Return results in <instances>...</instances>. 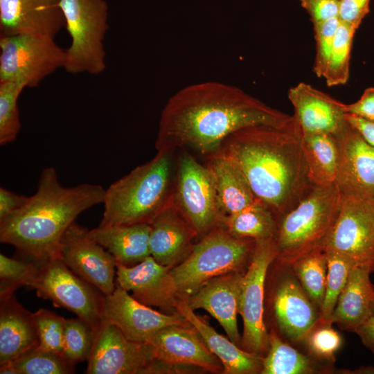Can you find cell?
Masks as SVG:
<instances>
[{
	"mask_svg": "<svg viewBox=\"0 0 374 374\" xmlns=\"http://www.w3.org/2000/svg\"><path fill=\"white\" fill-rule=\"evenodd\" d=\"M292 120V116L237 87L204 82L169 98L161 114L155 146L157 152L170 154L188 148L209 156L236 131L256 125L282 127Z\"/></svg>",
	"mask_w": 374,
	"mask_h": 374,
	"instance_id": "1",
	"label": "cell"
},
{
	"mask_svg": "<svg viewBox=\"0 0 374 374\" xmlns=\"http://www.w3.org/2000/svg\"><path fill=\"white\" fill-rule=\"evenodd\" d=\"M301 136L293 117L282 127L256 125L236 131L217 151L238 166L256 198L272 211L277 222L314 186L308 177Z\"/></svg>",
	"mask_w": 374,
	"mask_h": 374,
	"instance_id": "2",
	"label": "cell"
},
{
	"mask_svg": "<svg viewBox=\"0 0 374 374\" xmlns=\"http://www.w3.org/2000/svg\"><path fill=\"white\" fill-rule=\"evenodd\" d=\"M105 189L81 184L62 186L53 167L42 170L37 189L20 208L0 220V241L35 263L59 258L60 240L77 217L103 204Z\"/></svg>",
	"mask_w": 374,
	"mask_h": 374,
	"instance_id": "3",
	"label": "cell"
},
{
	"mask_svg": "<svg viewBox=\"0 0 374 374\" xmlns=\"http://www.w3.org/2000/svg\"><path fill=\"white\" fill-rule=\"evenodd\" d=\"M170 155L157 152L150 161L112 184L105 190L99 226L150 224L173 196Z\"/></svg>",
	"mask_w": 374,
	"mask_h": 374,
	"instance_id": "4",
	"label": "cell"
},
{
	"mask_svg": "<svg viewBox=\"0 0 374 374\" xmlns=\"http://www.w3.org/2000/svg\"><path fill=\"white\" fill-rule=\"evenodd\" d=\"M341 195L335 184L314 186L277 222L274 261L291 265L312 251L324 249L337 220Z\"/></svg>",
	"mask_w": 374,
	"mask_h": 374,
	"instance_id": "5",
	"label": "cell"
},
{
	"mask_svg": "<svg viewBox=\"0 0 374 374\" xmlns=\"http://www.w3.org/2000/svg\"><path fill=\"white\" fill-rule=\"evenodd\" d=\"M255 241L235 238L222 226L205 235L183 261L170 269L180 298L185 299L215 277L245 271Z\"/></svg>",
	"mask_w": 374,
	"mask_h": 374,
	"instance_id": "6",
	"label": "cell"
},
{
	"mask_svg": "<svg viewBox=\"0 0 374 374\" xmlns=\"http://www.w3.org/2000/svg\"><path fill=\"white\" fill-rule=\"evenodd\" d=\"M71 37L64 69L69 73H102L105 68L104 39L109 28L105 0H60Z\"/></svg>",
	"mask_w": 374,
	"mask_h": 374,
	"instance_id": "7",
	"label": "cell"
},
{
	"mask_svg": "<svg viewBox=\"0 0 374 374\" xmlns=\"http://www.w3.org/2000/svg\"><path fill=\"white\" fill-rule=\"evenodd\" d=\"M36 269L26 287L37 295L50 300L55 307L75 313L93 330L101 327L104 294L93 285L72 271L59 258L35 263Z\"/></svg>",
	"mask_w": 374,
	"mask_h": 374,
	"instance_id": "8",
	"label": "cell"
},
{
	"mask_svg": "<svg viewBox=\"0 0 374 374\" xmlns=\"http://www.w3.org/2000/svg\"><path fill=\"white\" fill-rule=\"evenodd\" d=\"M66 50L53 38L28 34L0 37V82H21L35 87L59 68H64Z\"/></svg>",
	"mask_w": 374,
	"mask_h": 374,
	"instance_id": "9",
	"label": "cell"
},
{
	"mask_svg": "<svg viewBox=\"0 0 374 374\" xmlns=\"http://www.w3.org/2000/svg\"><path fill=\"white\" fill-rule=\"evenodd\" d=\"M276 255L274 238L256 240L241 282L239 303V314L243 321L241 348L262 356L269 348V332L264 321L265 281Z\"/></svg>",
	"mask_w": 374,
	"mask_h": 374,
	"instance_id": "10",
	"label": "cell"
},
{
	"mask_svg": "<svg viewBox=\"0 0 374 374\" xmlns=\"http://www.w3.org/2000/svg\"><path fill=\"white\" fill-rule=\"evenodd\" d=\"M175 206L198 235L222 226L221 211L213 175L207 166L185 152L178 160Z\"/></svg>",
	"mask_w": 374,
	"mask_h": 374,
	"instance_id": "11",
	"label": "cell"
},
{
	"mask_svg": "<svg viewBox=\"0 0 374 374\" xmlns=\"http://www.w3.org/2000/svg\"><path fill=\"white\" fill-rule=\"evenodd\" d=\"M324 250L374 271V199L341 195L337 220Z\"/></svg>",
	"mask_w": 374,
	"mask_h": 374,
	"instance_id": "12",
	"label": "cell"
},
{
	"mask_svg": "<svg viewBox=\"0 0 374 374\" xmlns=\"http://www.w3.org/2000/svg\"><path fill=\"white\" fill-rule=\"evenodd\" d=\"M276 265L269 306L278 335L292 344L303 342L319 320V310L312 302L291 265Z\"/></svg>",
	"mask_w": 374,
	"mask_h": 374,
	"instance_id": "13",
	"label": "cell"
},
{
	"mask_svg": "<svg viewBox=\"0 0 374 374\" xmlns=\"http://www.w3.org/2000/svg\"><path fill=\"white\" fill-rule=\"evenodd\" d=\"M88 232L86 228L72 223L60 240L59 258L78 276L103 294H109L116 288V261Z\"/></svg>",
	"mask_w": 374,
	"mask_h": 374,
	"instance_id": "14",
	"label": "cell"
},
{
	"mask_svg": "<svg viewBox=\"0 0 374 374\" xmlns=\"http://www.w3.org/2000/svg\"><path fill=\"white\" fill-rule=\"evenodd\" d=\"M102 324L114 325L128 339L145 343L150 337L163 328L189 323L178 312L168 314L152 310L116 285L112 293L104 294Z\"/></svg>",
	"mask_w": 374,
	"mask_h": 374,
	"instance_id": "15",
	"label": "cell"
},
{
	"mask_svg": "<svg viewBox=\"0 0 374 374\" xmlns=\"http://www.w3.org/2000/svg\"><path fill=\"white\" fill-rule=\"evenodd\" d=\"M146 343L160 373L169 371V366L197 367L212 373H223L220 359L208 348L197 330L190 323L172 325L161 329L150 337Z\"/></svg>",
	"mask_w": 374,
	"mask_h": 374,
	"instance_id": "16",
	"label": "cell"
},
{
	"mask_svg": "<svg viewBox=\"0 0 374 374\" xmlns=\"http://www.w3.org/2000/svg\"><path fill=\"white\" fill-rule=\"evenodd\" d=\"M87 361V374H143L150 373L154 360L146 343L132 341L116 326L102 324Z\"/></svg>",
	"mask_w": 374,
	"mask_h": 374,
	"instance_id": "17",
	"label": "cell"
},
{
	"mask_svg": "<svg viewBox=\"0 0 374 374\" xmlns=\"http://www.w3.org/2000/svg\"><path fill=\"white\" fill-rule=\"evenodd\" d=\"M336 138L339 161L335 186L341 195L373 197L374 148L348 123Z\"/></svg>",
	"mask_w": 374,
	"mask_h": 374,
	"instance_id": "18",
	"label": "cell"
},
{
	"mask_svg": "<svg viewBox=\"0 0 374 374\" xmlns=\"http://www.w3.org/2000/svg\"><path fill=\"white\" fill-rule=\"evenodd\" d=\"M170 269L152 256L133 266L116 263V285L132 292V296L146 305L158 307L168 314L176 313L181 298Z\"/></svg>",
	"mask_w": 374,
	"mask_h": 374,
	"instance_id": "19",
	"label": "cell"
},
{
	"mask_svg": "<svg viewBox=\"0 0 374 374\" xmlns=\"http://www.w3.org/2000/svg\"><path fill=\"white\" fill-rule=\"evenodd\" d=\"M293 115L302 133L337 136L347 125L344 104L305 82L292 87L287 93Z\"/></svg>",
	"mask_w": 374,
	"mask_h": 374,
	"instance_id": "20",
	"label": "cell"
},
{
	"mask_svg": "<svg viewBox=\"0 0 374 374\" xmlns=\"http://www.w3.org/2000/svg\"><path fill=\"white\" fill-rule=\"evenodd\" d=\"M64 26L60 0H0L1 36L28 34L54 39Z\"/></svg>",
	"mask_w": 374,
	"mask_h": 374,
	"instance_id": "21",
	"label": "cell"
},
{
	"mask_svg": "<svg viewBox=\"0 0 374 374\" xmlns=\"http://www.w3.org/2000/svg\"><path fill=\"white\" fill-rule=\"evenodd\" d=\"M244 271L215 277L184 299L194 311L203 309L214 317L228 337L241 347L237 316L239 314L241 282Z\"/></svg>",
	"mask_w": 374,
	"mask_h": 374,
	"instance_id": "22",
	"label": "cell"
},
{
	"mask_svg": "<svg viewBox=\"0 0 374 374\" xmlns=\"http://www.w3.org/2000/svg\"><path fill=\"white\" fill-rule=\"evenodd\" d=\"M150 225V253L159 264L172 268L190 253L197 233L175 206L173 196Z\"/></svg>",
	"mask_w": 374,
	"mask_h": 374,
	"instance_id": "23",
	"label": "cell"
},
{
	"mask_svg": "<svg viewBox=\"0 0 374 374\" xmlns=\"http://www.w3.org/2000/svg\"><path fill=\"white\" fill-rule=\"evenodd\" d=\"M176 310L197 330L208 348L220 359L223 365V373H261L263 356L245 350L229 338L219 334L199 317L184 299L178 301Z\"/></svg>",
	"mask_w": 374,
	"mask_h": 374,
	"instance_id": "24",
	"label": "cell"
},
{
	"mask_svg": "<svg viewBox=\"0 0 374 374\" xmlns=\"http://www.w3.org/2000/svg\"><path fill=\"white\" fill-rule=\"evenodd\" d=\"M38 345L33 313L14 294L0 299V364L11 362Z\"/></svg>",
	"mask_w": 374,
	"mask_h": 374,
	"instance_id": "25",
	"label": "cell"
},
{
	"mask_svg": "<svg viewBox=\"0 0 374 374\" xmlns=\"http://www.w3.org/2000/svg\"><path fill=\"white\" fill-rule=\"evenodd\" d=\"M371 274L364 267L351 268L332 314V324H337L341 330L355 332L372 315L374 285L370 280Z\"/></svg>",
	"mask_w": 374,
	"mask_h": 374,
	"instance_id": "26",
	"label": "cell"
},
{
	"mask_svg": "<svg viewBox=\"0 0 374 374\" xmlns=\"http://www.w3.org/2000/svg\"><path fill=\"white\" fill-rule=\"evenodd\" d=\"M148 223L98 226L89 231V235L108 251L116 263L135 265L151 256Z\"/></svg>",
	"mask_w": 374,
	"mask_h": 374,
	"instance_id": "27",
	"label": "cell"
},
{
	"mask_svg": "<svg viewBox=\"0 0 374 374\" xmlns=\"http://www.w3.org/2000/svg\"><path fill=\"white\" fill-rule=\"evenodd\" d=\"M206 166L213 175L224 217L241 211L256 199L243 172L229 157L215 152L208 156Z\"/></svg>",
	"mask_w": 374,
	"mask_h": 374,
	"instance_id": "28",
	"label": "cell"
},
{
	"mask_svg": "<svg viewBox=\"0 0 374 374\" xmlns=\"http://www.w3.org/2000/svg\"><path fill=\"white\" fill-rule=\"evenodd\" d=\"M331 366L299 352L272 329L269 332V348L263 356L260 373H328L332 371Z\"/></svg>",
	"mask_w": 374,
	"mask_h": 374,
	"instance_id": "29",
	"label": "cell"
},
{
	"mask_svg": "<svg viewBox=\"0 0 374 374\" xmlns=\"http://www.w3.org/2000/svg\"><path fill=\"white\" fill-rule=\"evenodd\" d=\"M301 143L311 183L314 186L334 184L339 161L336 136L330 134L302 133Z\"/></svg>",
	"mask_w": 374,
	"mask_h": 374,
	"instance_id": "30",
	"label": "cell"
},
{
	"mask_svg": "<svg viewBox=\"0 0 374 374\" xmlns=\"http://www.w3.org/2000/svg\"><path fill=\"white\" fill-rule=\"evenodd\" d=\"M222 227L238 238H274L277 219L263 202L256 199L241 211L224 217Z\"/></svg>",
	"mask_w": 374,
	"mask_h": 374,
	"instance_id": "31",
	"label": "cell"
},
{
	"mask_svg": "<svg viewBox=\"0 0 374 374\" xmlns=\"http://www.w3.org/2000/svg\"><path fill=\"white\" fill-rule=\"evenodd\" d=\"M1 374H70L74 365L63 355L40 348L38 346L15 359L0 364Z\"/></svg>",
	"mask_w": 374,
	"mask_h": 374,
	"instance_id": "32",
	"label": "cell"
},
{
	"mask_svg": "<svg viewBox=\"0 0 374 374\" xmlns=\"http://www.w3.org/2000/svg\"><path fill=\"white\" fill-rule=\"evenodd\" d=\"M291 267L303 290L320 310L324 298L327 277V255L319 249L298 259Z\"/></svg>",
	"mask_w": 374,
	"mask_h": 374,
	"instance_id": "33",
	"label": "cell"
},
{
	"mask_svg": "<svg viewBox=\"0 0 374 374\" xmlns=\"http://www.w3.org/2000/svg\"><path fill=\"white\" fill-rule=\"evenodd\" d=\"M356 30L354 26L339 20L323 77L328 87L345 84L348 80L351 48Z\"/></svg>",
	"mask_w": 374,
	"mask_h": 374,
	"instance_id": "34",
	"label": "cell"
},
{
	"mask_svg": "<svg viewBox=\"0 0 374 374\" xmlns=\"http://www.w3.org/2000/svg\"><path fill=\"white\" fill-rule=\"evenodd\" d=\"M327 277L323 303L319 310V322L332 324L331 317L337 299L345 287L353 264L346 257L326 251Z\"/></svg>",
	"mask_w": 374,
	"mask_h": 374,
	"instance_id": "35",
	"label": "cell"
},
{
	"mask_svg": "<svg viewBox=\"0 0 374 374\" xmlns=\"http://www.w3.org/2000/svg\"><path fill=\"white\" fill-rule=\"evenodd\" d=\"M26 85L21 82H0V144L15 140L21 128L17 101Z\"/></svg>",
	"mask_w": 374,
	"mask_h": 374,
	"instance_id": "36",
	"label": "cell"
},
{
	"mask_svg": "<svg viewBox=\"0 0 374 374\" xmlns=\"http://www.w3.org/2000/svg\"><path fill=\"white\" fill-rule=\"evenodd\" d=\"M95 335L81 319L65 320L63 355L73 365L88 360L91 355Z\"/></svg>",
	"mask_w": 374,
	"mask_h": 374,
	"instance_id": "37",
	"label": "cell"
},
{
	"mask_svg": "<svg viewBox=\"0 0 374 374\" xmlns=\"http://www.w3.org/2000/svg\"><path fill=\"white\" fill-rule=\"evenodd\" d=\"M332 325L318 322L303 341L310 356L330 364L335 362V355L343 344L341 335Z\"/></svg>",
	"mask_w": 374,
	"mask_h": 374,
	"instance_id": "38",
	"label": "cell"
},
{
	"mask_svg": "<svg viewBox=\"0 0 374 374\" xmlns=\"http://www.w3.org/2000/svg\"><path fill=\"white\" fill-rule=\"evenodd\" d=\"M33 318L39 338L38 346L63 355L66 319L44 308H40L34 312Z\"/></svg>",
	"mask_w": 374,
	"mask_h": 374,
	"instance_id": "39",
	"label": "cell"
},
{
	"mask_svg": "<svg viewBox=\"0 0 374 374\" xmlns=\"http://www.w3.org/2000/svg\"><path fill=\"white\" fill-rule=\"evenodd\" d=\"M36 269L35 262L12 258L0 254V299L14 294L26 286Z\"/></svg>",
	"mask_w": 374,
	"mask_h": 374,
	"instance_id": "40",
	"label": "cell"
},
{
	"mask_svg": "<svg viewBox=\"0 0 374 374\" xmlns=\"http://www.w3.org/2000/svg\"><path fill=\"white\" fill-rule=\"evenodd\" d=\"M339 24V17L313 24L315 40L313 71L319 78H323L325 73Z\"/></svg>",
	"mask_w": 374,
	"mask_h": 374,
	"instance_id": "41",
	"label": "cell"
},
{
	"mask_svg": "<svg viewBox=\"0 0 374 374\" xmlns=\"http://www.w3.org/2000/svg\"><path fill=\"white\" fill-rule=\"evenodd\" d=\"M371 0H339V19L358 28L370 10Z\"/></svg>",
	"mask_w": 374,
	"mask_h": 374,
	"instance_id": "42",
	"label": "cell"
},
{
	"mask_svg": "<svg viewBox=\"0 0 374 374\" xmlns=\"http://www.w3.org/2000/svg\"><path fill=\"white\" fill-rule=\"evenodd\" d=\"M312 24L339 17V0H299Z\"/></svg>",
	"mask_w": 374,
	"mask_h": 374,
	"instance_id": "43",
	"label": "cell"
},
{
	"mask_svg": "<svg viewBox=\"0 0 374 374\" xmlns=\"http://www.w3.org/2000/svg\"><path fill=\"white\" fill-rule=\"evenodd\" d=\"M345 114L354 115L374 123V87L366 89L360 98L350 104H344Z\"/></svg>",
	"mask_w": 374,
	"mask_h": 374,
	"instance_id": "44",
	"label": "cell"
},
{
	"mask_svg": "<svg viewBox=\"0 0 374 374\" xmlns=\"http://www.w3.org/2000/svg\"><path fill=\"white\" fill-rule=\"evenodd\" d=\"M28 197L17 195L5 188H0V220L20 208Z\"/></svg>",
	"mask_w": 374,
	"mask_h": 374,
	"instance_id": "45",
	"label": "cell"
},
{
	"mask_svg": "<svg viewBox=\"0 0 374 374\" xmlns=\"http://www.w3.org/2000/svg\"><path fill=\"white\" fill-rule=\"evenodd\" d=\"M345 117L348 123L359 133L362 138L374 148V123L348 114H345Z\"/></svg>",
	"mask_w": 374,
	"mask_h": 374,
	"instance_id": "46",
	"label": "cell"
},
{
	"mask_svg": "<svg viewBox=\"0 0 374 374\" xmlns=\"http://www.w3.org/2000/svg\"><path fill=\"white\" fill-rule=\"evenodd\" d=\"M355 333L362 344L374 353V316L371 315Z\"/></svg>",
	"mask_w": 374,
	"mask_h": 374,
	"instance_id": "47",
	"label": "cell"
},
{
	"mask_svg": "<svg viewBox=\"0 0 374 374\" xmlns=\"http://www.w3.org/2000/svg\"><path fill=\"white\" fill-rule=\"evenodd\" d=\"M350 373H360V374H374V366H361L357 369L350 372Z\"/></svg>",
	"mask_w": 374,
	"mask_h": 374,
	"instance_id": "48",
	"label": "cell"
},
{
	"mask_svg": "<svg viewBox=\"0 0 374 374\" xmlns=\"http://www.w3.org/2000/svg\"><path fill=\"white\" fill-rule=\"evenodd\" d=\"M372 315L374 316V299L372 304V310H371Z\"/></svg>",
	"mask_w": 374,
	"mask_h": 374,
	"instance_id": "49",
	"label": "cell"
},
{
	"mask_svg": "<svg viewBox=\"0 0 374 374\" xmlns=\"http://www.w3.org/2000/svg\"><path fill=\"white\" fill-rule=\"evenodd\" d=\"M373 198L374 199V195H373Z\"/></svg>",
	"mask_w": 374,
	"mask_h": 374,
	"instance_id": "50",
	"label": "cell"
}]
</instances>
